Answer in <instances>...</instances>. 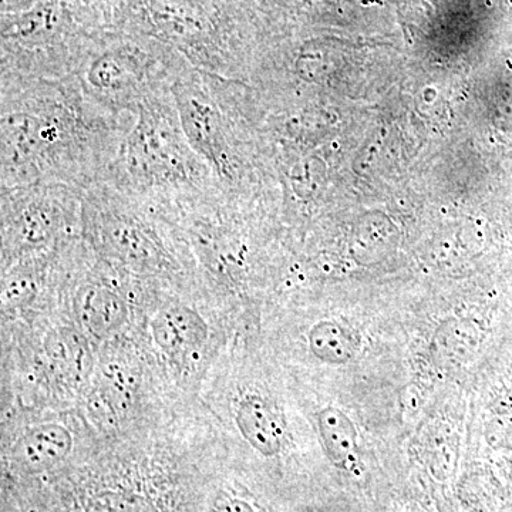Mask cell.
<instances>
[{"label":"cell","instance_id":"9c48e42d","mask_svg":"<svg viewBox=\"0 0 512 512\" xmlns=\"http://www.w3.org/2000/svg\"><path fill=\"white\" fill-rule=\"evenodd\" d=\"M207 328L197 313L187 308H174L165 313L156 325L158 343L171 350L180 346H198L205 339Z\"/></svg>","mask_w":512,"mask_h":512},{"label":"cell","instance_id":"8992f818","mask_svg":"<svg viewBox=\"0 0 512 512\" xmlns=\"http://www.w3.org/2000/svg\"><path fill=\"white\" fill-rule=\"evenodd\" d=\"M235 421L242 437L262 456L281 453L285 443L284 421L262 397L248 396L242 400Z\"/></svg>","mask_w":512,"mask_h":512},{"label":"cell","instance_id":"7a4b0ae2","mask_svg":"<svg viewBox=\"0 0 512 512\" xmlns=\"http://www.w3.org/2000/svg\"><path fill=\"white\" fill-rule=\"evenodd\" d=\"M74 117L55 104L39 103L25 109L3 110L2 157L3 170L30 168L45 163L57 147L72 136Z\"/></svg>","mask_w":512,"mask_h":512},{"label":"cell","instance_id":"ba28073f","mask_svg":"<svg viewBox=\"0 0 512 512\" xmlns=\"http://www.w3.org/2000/svg\"><path fill=\"white\" fill-rule=\"evenodd\" d=\"M312 355L328 365H345L356 355L357 345L352 333L335 320H322L309 332Z\"/></svg>","mask_w":512,"mask_h":512},{"label":"cell","instance_id":"5b68a950","mask_svg":"<svg viewBox=\"0 0 512 512\" xmlns=\"http://www.w3.org/2000/svg\"><path fill=\"white\" fill-rule=\"evenodd\" d=\"M73 448L69 430L42 424L23 434L12 448V463L23 474H42L63 463Z\"/></svg>","mask_w":512,"mask_h":512},{"label":"cell","instance_id":"8fae6325","mask_svg":"<svg viewBox=\"0 0 512 512\" xmlns=\"http://www.w3.org/2000/svg\"><path fill=\"white\" fill-rule=\"evenodd\" d=\"M490 434L495 446L512 448V394L501 399L494 410Z\"/></svg>","mask_w":512,"mask_h":512},{"label":"cell","instance_id":"6da1fadb","mask_svg":"<svg viewBox=\"0 0 512 512\" xmlns=\"http://www.w3.org/2000/svg\"><path fill=\"white\" fill-rule=\"evenodd\" d=\"M200 161L185 137L177 109L148 97L138 104V119L121 150V164L134 184L183 187L200 175Z\"/></svg>","mask_w":512,"mask_h":512},{"label":"cell","instance_id":"277c9868","mask_svg":"<svg viewBox=\"0 0 512 512\" xmlns=\"http://www.w3.org/2000/svg\"><path fill=\"white\" fill-rule=\"evenodd\" d=\"M86 79L94 92L109 100L131 99L146 84L147 62L138 50L117 47L90 63Z\"/></svg>","mask_w":512,"mask_h":512},{"label":"cell","instance_id":"30bf717a","mask_svg":"<svg viewBox=\"0 0 512 512\" xmlns=\"http://www.w3.org/2000/svg\"><path fill=\"white\" fill-rule=\"evenodd\" d=\"M84 323L93 332L107 333L119 325L123 302L116 293L101 286H89L80 295Z\"/></svg>","mask_w":512,"mask_h":512},{"label":"cell","instance_id":"3957f363","mask_svg":"<svg viewBox=\"0 0 512 512\" xmlns=\"http://www.w3.org/2000/svg\"><path fill=\"white\" fill-rule=\"evenodd\" d=\"M178 119L194 153L221 178L232 171L224 116L217 104L195 84L178 83L174 89Z\"/></svg>","mask_w":512,"mask_h":512},{"label":"cell","instance_id":"7c38bea8","mask_svg":"<svg viewBox=\"0 0 512 512\" xmlns=\"http://www.w3.org/2000/svg\"><path fill=\"white\" fill-rule=\"evenodd\" d=\"M39 0H2L3 15L13 16L36 8Z\"/></svg>","mask_w":512,"mask_h":512},{"label":"cell","instance_id":"52a82bcc","mask_svg":"<svg viewBox=\"0 0 512 512\" xmlns=\"http://www.w3.org/2000/svg\"><path fill=\"white\" fill-rule=\"evenodd\" d=\"M320 439L329 460L346 473L359 468V437L353 421L336 407H325L318 414Z\"/></svg>","mask_w":512,"mask_h":512}]
</instances>
